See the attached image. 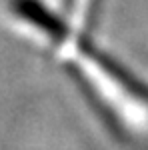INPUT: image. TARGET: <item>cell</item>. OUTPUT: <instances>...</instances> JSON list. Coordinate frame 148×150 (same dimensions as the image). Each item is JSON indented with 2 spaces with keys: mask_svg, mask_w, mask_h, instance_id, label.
Wrapping results in <instances>:
<instances>
[{
  "mask_svg": "<svg viewBox=\"0 0 148 150\" xmlns=\"http://www.w3.org/2000/svg\"><path fill=\"white\" fill-rule=\"evenodd\" d=\"M12 8L22 18L38 26L52 38H64L68 28L54 12H50L40 0H12Z\"/></svg>",
  "mask_w": 148,
  "mask_h": 150,
  "instance_id": "1",
  "label": "cell"
}]
</instances>
